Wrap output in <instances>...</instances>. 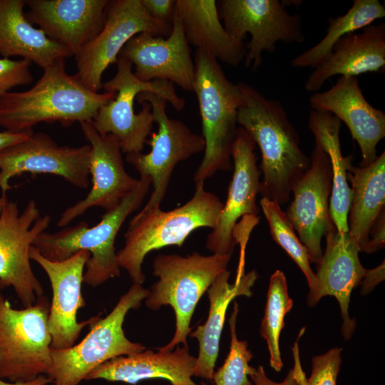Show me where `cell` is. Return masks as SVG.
<instances>
[{
    "label": "cell",
    "mask_w": 385,
    "mask_h": 385,
    "mask_svg": "<svg viewBox=\"0 0 385 385\" xmlns=\"http://www.w3.org/2000/svg\"><path fill=\"white\" fill-rule=\"evenodd\" d=\"M241 101L237 125L260 148L262 175L260 194L279 205L290 200L298 178L309 168L310 159L300 148L298 131L282 103L266 98L253 86L237 83Z\"/></svg>",
    "instance_id": "obj_1"
},
{
    "label": "cell",
    "mask_w": 385,
    "mask_h": 385,
    "mask_svg": "<svg viewBox=\"0 0 385 385\" xmlns=\"http://www.w3.org/2000/svg\"><path fill=\"white\" fill-rule=\"evenodd\" d=\"M61 59L43 68L40 78L29 89L9 92L0 98V126L11 133L33 132L41 123L92 121L98 110L115 97V93H100L86 88L66 70Z\"/></svg>",
    "instance_id": "obj_2"
},
{
    "label": "cell",
    "mask_w": 385,
    "mask_h": 385,
    "mask_svg": "<svg viewBox=\"0 0 385 385\" xmlns=\"http://www.w3.org/2000/svg\"><path fill=\"white\" fill-rule=\"evenodd\" d=\"M151 185L149 177L142 176L137 187L125 196L119 205L106 212L93 227L81 222L54 233L43 232L33 246L53 262L63 261L76 252L86 250L90 257L86 265L83 282L97 287L111 278L119 277L120 266L115 249V240L123 223L143 202Z\"/></svg>",
    "instance_id": "obj_3"
},
{
    "label": "cell",
    "mask_w": 385,
    "mask_h": 385,
    "mask_svg": "<svg viewBox=\"0 0 385 385\" xmlns=\"http://www.w3.org/2000/svg\"><path fill=\"white\" fill-rule=\"evenodd\" d=\"M194 93L199 105L205 141L203 158L194 174L204 183L218 171L232 168V146L237 129L241 93L237 83L225 76L219 61L196 49Z\"/></svg>",
    "instance_id": "obj_4"
},
{
    "label": "cell",
    "mask_w": 385,
    "mask_h": 385,
    "mask_svg": "<svg viewBox=\"0 0 385 385\" xmlns=\"http://www.w3.org/2000/svg\"><path fill=\"white\" fill-rule=\"evenodd\" d=\"M223 203L215 194L195 184L192 198L170 211L160 208L140 217L135 215L125 233V244L117 252L120 267L125 270L133 283L142 284L145 257L151 251L170 245L182 247L189 235L200 227L215 226Z\"/></svg>",
    "instance_id": "obj_5"
},
{
    "label": "cell",
    "mask_w": 385,
    "mask_h": 385,
    "mask_svg": "<svg viewBox=\"0 0 385 385\" xmlns=\"http://www.w3.org/2000/svg\"><path fill=\"white\" fill-rule=\"evenodd\" d=\"M232 255H202L198 252L183 257L158 255L153 262V274L158 278L145 299L152 310L170 305L175 315V331L173 339L158 351H173L182 344L188 346L187 337L192 328L190 321L203 294L223 272Z\"/></svg>",
    "instance_id": "obj_6"
},
{
    "label": "cell",
    "mask_w": 385,
    "mask_h": 385,
    "mask_svg": "<svg viewBox=\"0 0 385 385\" xmlns=\"http://www.w3.org/2000/svg\"><path fill=\"white\" fill-rule=\"evenodd\" d=\"M149 294L150 289L133 283L106 317L97 315L80 343L67 349H51L52 364L47 376L54 385H78L106 361L144 351L145 346L125 337L123 324L128 311L139 308Z\"/></svg>",
    "instance_id": "obj_7"
},
{
    "label": "cell",
    "mask_w": 385,
    "mask_h": 385,
    "mask_svg": "<svg viewBox=\"0 0 385 385\" xmlns=\"http://www.w3.org/2000/svg\"><path fill=\"white\" fill-rule=\"evenodd\" d=\"M116 64L115 76L102 86L105 91L115 92V97L98 110L92 124L99 133L115 135L122 153H141L155 121L148 102L141 103V110L135 113L134 101L138 94L153 93L170 103L178 111L184 108L185 101L178 96L171 82L140 81L135 76L132 63L120 56Z\"/></svg>",
    "instance_id": "obj_8"
},
{
    "label": "cell",
    "mask_w": 385,
    "mask_h": 385,
    "mask_svg": "<svg viewBox=\"0 0 385 385\" xmlns=\"http://www.w3.org/2000/svg\"><path fill=\"white\" fill-rule=\"evenodd\" d=\"M49 309L44 295L16 309L0 292V379L27 382L47 376L52 364Z\"/></svg>",
    "instance_id": "obj_9"
},
{
    "label": "cell",
    "mask_w": 385,
    "mask_h": 385,
    "mask_svg": "<svg viewBox=\"0 0 385 385\" xmlns=\"http://www.w3.org/2000/svg\"><path fill=\"white\" fill-rule=\"evenodd\" d=\"M138 103L148 102L152 109L158 131L150 133L146 140L151 150L148 153L126 154L125 159L140 177L151 180L153 192L145 205L136 214L143 217L160 208L170 178L176 165L205 150L202 135L194 132L183 121L170 118L166 113L168 102L151 92L138 94Z\"/></svg>",
    "instance_id": "obj_10"
},
{
    "label": "cell",
    "mask_w": 385,
    "mask_h": 385,
    "mask_svg": "<svg viewBox=\"0 0 385 385\" xmlns=\"http://www.w3.org/2000/svg\"><path fill=\"white\" fill-rule=\"evenodd\" d=\"M220 19L227 32L246 45L244 64L257 71L264 52L273 53L278 42L301 43L305 36L299 14H290L279 0H220L217 1Z\"/></svg>",
    "instance_id": "obj_11"
},
{
    "label": "cell",
    "mask_w": 385,
    "mask_h": 385,
    "mask_svg": "<svg viewBox=\"0 0 385 385\" xmlns=\"http://www.w3.org/2000/svg\"><path fill=\"white\" fill-rule=\"evenodd\" d=\"M171 24L152 18L141 0L110 1L101 31L74 56L77 71L74 76L88 90L102 88V76L107 68L116 63L126 43L135 35L147 32L168 37Z\"/></svg>",
    "instance_id": "obj_12"
},
{
    "label": "cell",
    "mask_w": 385,
    "mask_h": 385,
    "mask_svg": "<svg viewBox=\"0 0 385 385\" xmlns=\"http://www.w3.org/2000/svg\"><path fill=\"white\" fill-rule=\"evenodd\" d=\"M49 215H40L31 200L20 213L16 202L7 201L0 212V284L11 287L24 308L43 295L31 268L29 252L34 241L49 226Z\"/></svg>",
    "instance_id": "obj_13"
},
{
    "label": "cell",
    "mask_w": 385,
    "mask_h": 385,
    "mask_svg": "<svg viewBox=\"0 0 385 385\" xmlns=\"http://www.w3.org/2000/svg\"><path fill=\"white\" fill-rule=\"evenodd\" d=\"M91 145H60L44 133L0 151V189L2 196L11 190V178L24 173L51 174L75 187L87 188L90 181Z\"/></svg>",
    "instance_id": "obj_14"
},
{
    "label": "cell",
    "mask_w": 385,
    "mask_h": 385,
    "mask_svg": "<svg viewBox=\"0 0 385 385\" xmlns=\"http://www.w3.org/2000/svg\"><path fill=\"white\" fill-rule=\"evenodd\" d=\"M309 168L292 187L293 200L284 211L309 260L316 264L323 250L322 240L334 227L329 213L332 170L329 158L314 142Z\"/></svg>",
    "instance_id": "obj_15"
},
{
    "label": "cell",
    "mask_w": 385,
    "mask_h": 385,
    "mask_svg": "<svg viewBox=\"0 0 385 385\" xmlns=\"http://www.w3.org/2000/svg\"><path fill=\"white\" fill-rule=\"evenodd\" d=\"M84 137L91 145L90 175L91 188L85 197L65 209L58 220V227H65L92 207L111 211L138 185L125 170L118 138L99 133L92 121L80 123Z\"/></svg>",
    "instance_id": "obj_16"
},
{
    "label": "cell",
    "mask_w": 385,
    "mask_h": 385,
    "mask_svg": "<svg viewBox=\"0 0 385 385\" xmlns=\"http://www.w3.org/2000/svg\"><path fill=\"white\" fill-rule=\"evenodd\" d=\"M256 144L248 133L237 127L232 146L233 175L217 223L207 235L206 247L214 254L232 255L237 241L235 229L243 216L255 217L260 212L257 195L260 191Z\"/></svg>",
    "instance_id": "obj_17"
},
{
    "label": "cell",
    "mask_w": 385,
    "mask_h": 385,
    "mask_svg": "<svg viewBox=\"0 0 385 385\" xmlns=\"http://www.w3.org/2000/svg\"><path fill=\"white\" fill-rule=\"evenodd\" d=\"M29 257L41 267L51 282L53 295L48 317L51 348L71 347L82 329L90 326L97 317L80 322L77 321L78 309L86 305L81 285L90 253L81 250L63 261L53 262L43 257L32 245Z\"/></svg>",
    "instance_id": "obj_18"
},
{
    "label": "cell",
    "mask_w": 385,
    "mask_h": 385,
    "mask_svg": "<svg viewBox=\"0 0 385 385\" xmlns=\"http://www.w3.org/2000/svg\"><path fill=\"white\" fill-rule=\"evenodd\" d=\"M168 37L147 32L133 36L119 56L135 67V76L142 81L165 80L186 91H194L195 69L180 19L175 12Z\"/></svg>",
    "instance_id": "obj_19"
},
{
    "label": "cell",
    "mask_w": 385,
    "mask_h": 385,
    "mask_svg": "<svg viewBox=\"0 0 385 385\" xmlns=\"http://www.w3.org/2000/svg\"><path fill=\"white\" fill-rule=\"evenodd\" d=\"M325 237V250L317 264L315 283L308 293L307 304L313 307L324 296L334 297L341 311L342 334L348 340L356 328L355 319L349 314L351 294L360 284L366 269L359 257L360 248L349 232H339L334 226Z\"/></svg>",
    "instance_id": "obj_20"
},
{
    "label": "cell",
    "mask_w": 385,
    "mask_h": 385,
    "mask_svg": "<svg viewBox=\"0 0 385 385\" xmlns=\"http://www.w3.org/2000/svg\"><path fill=\"white\" fill-rule=\"evenodd\" d=\"M312 110L327 111L343 121L361 153L359 167L377 158L376 146L385 137V114L365 98L358 77L340 76L329 90L310 96Z\"/></svg>",
    "instance_id": "obj_21"
},
{
    "label": "cell",
    "mask_w": 385,
    "mask_h": 385,
    "mask_svg": "<svg viewBox=\"0 0 385 385\" xmlns=\"http://www.w3.org/2000/svg\"><path fill=\"white\" fill-rule=\"evenodd\" d=\"M108 0H26L29 21L75 55L102 29Z\"/></svg>",
    "instance_id": "obj_22"
},
{
    "label": "cell",
    "mask_w": 385,
    "mask_h": 385,
    "mask_svg": "<svg viewBox=\"0 0 385 385\" xmlns=\"http://www.w3.org/2000/svg\"><path fill=\"white\" fill-rule=\"evenodd\" d=\"M385 24H371L359 34L350 33L339 39L330 55L308 76L305 90L316 92L330 78L355 76L366 73H384Z\"/></svg>",
    "instance_id": "obj_23"
},
{
    "label": "cell",
    "mask_w": 385,
    "mask_h": 385,
    "mask_svg": "<svg viewBox=\"0 0 385 385\" xmlns=\"http://www.w3.org/2000/svg\"><path fill=\"white\" fill-rule=\"evenodd\" d=\"M196 360L190 354L188 346H177L173 351L145 349L106 361L88 374L85 380L103 379L136 384L146 379L163 378L172 385H195L191 377Z\"/></svg>",
    "instance_id": "obj_24"
},
{
    "label": "cell",
    "mask_w": 385,
    "mask_h": 385,
    "mask_svg": "<svg viewBox=\"0 0 385 385\" xmlns=\"http://www.w3.org/2000/svg\"><path fill=\"white\" fill-rule=\"evenodd\" d=\"M178 15L189 43L231 66L244 61L247 47L225 30L215 0H176Z\"/></svg>",
    "instance_id": "obj_25"
},
{
    "label": "cell",
    "mask_w": 385,
    "mask_h": 385,
    "mask_svg": "<svg viewBox=\"0 0 385 385\" xmlns=\"http://www.w3.org/2000/svg\"><path fill=\"white\" fill-rule=\"evenodd\" d=\"M26 0H0V54L21 57L42 69L74 56L35 28L25 16Z\"/></svg>",
    "instance_id": "obj_26"
},
{
    "label": "cell",
    "mask_w": 385,
    "mask_h": 385,
    "mask_svg": "<svg viewBox=\"0 0 385 385\" xmlns=\"http://www.w3.org/2000/svg\"><path fill=\"white\" fill-rule=\"evenodd\" d=\"M230 275V271L223 272L207 289L210 308L207 320L190 333V337L197 339L199 344L194 376L212 379L227 307L237 297H250L251 288L258 277L255 271H252L244 274L231 284L229 282Z\"/></svg>",
    "instance_id": "obj_27"
},
{
    "label": "cell",
    "mask_w": 385,
    "mask_h": 385,
    "mask_svg": "<svg viewBox=\"0 0 385 385\" xmlns=\"http://www.w3.org/2000/svg\"><path fill=\"white\" fill-rule=\"evenodd\" d=\"M341 120L327 111L312 110L308 118V128L315 143L328 155L332 170V188L329 198V213L339 232H349L348 214L352 190L348 184L347 175L352 165V156L342 153L339 130Z\"/></svg>",
    "instance_id": "obj_28"
},
{
    "label": "cell",
    "mask_w": 385,
    "mask_h": 385,
    "mask_svg": "<svg viewBox=\"0 0 385 385\" xmlns=\"http://www.w3.org/2000/svg\"><path fill=\"white\" fill-rule=\"evenodd\" d=\"M347 180L352 190L348 230L361 249L368 241L375 220L385 210V152L366 166L352 165Z\"/></svg>",
    "instance_id": "obj_29"
},
{
    "label": "cell",
    "mask_w": 385,
    "mask_h": 385,
    "mask_svg": "<svg viewBox=\"0 0 385 385\" xmlns=\"http://www.w3.org/2000/svg\"><path fill=\"white\" fill-rule=\"evenodd\" d=\"M385 16V7L379 0H354L343 15L328 19L324 37L291 61L294 68H315L330 55L335 43L344 36L354 33Z\"/></svg>",
    "instance_id": "obj_30"
},
{
    "label": "cell",
    "mask_w": 385,
    "mask_h": 385,
    "mask_svg": "<svg viewBox=\"0 0 385 385\" xmlns=\"http://www.w3.org/2000/svg\"><path fill=\"white\" fill-rule=\"evenodd\" d=\"M292 306L293 300L288 293L286 277L277 270L270 279L265 314L260 327V334L267 344L270 366L276 371H281L283 366L279 337L284 327V317Z\"/></svg>",
    "instance_id": "obj_31"
},
{
    "label": "cell",
    "mask_w": 385,
    "mask_h": 385,
    "mask_svg": "<svg viewBox=\"0 0 385 385\" xmlns=\"http://www.w3.org/2000/svg\"><path fill=\"white\" fill-rule=\"evenodd\" d=\"M260 204L269 224L270 234L274 240L292 259L304 274L309 289L315 283V273L310 267V260L305 246L280 205L274 201L262 197Z\"/></svg>",
    "instance_id": "obj_32"
},
{
    "label": "cell",
    "mask_w": 385,
    "mask_h": 385,
    "mask_svg": "<svg viewBox=\"0 0 385 385\" xmlns=\"http://www.w3.org/2000/svg\"><path fill=\"white\" fill-rule=\"evenodd\" d=\"M239 308L237 302L229 319L231 342L229 353L222 366L214 372L215 385H253L248 379L256 369L250 366L253 355L246 341L239 340L236 333V321Z\"/></svg>",
    "instance_id": "obj_33"
},
{
    "label": "cell",
    "mask_w": 385,
    "mask_h": 385,
    "mask_svg": "<svg viewBox=\"0 0 385 385\" xmlns=\"http://www.w3.org/2000/svg\"><path fill=\"white\" fill-rule=\"evenodd\" d=\"M342 351V348L334 347L324 354L314 356L311 375L301 385H337Z\"/></svg>",
    "instance_id": "obj_34"
},
{
    "label": "cell",
    "mask_w": 385,
    "mask_h": 385,
    "mask_svg": "<svg viewBox=\"0 0 385 385\" xmlns=\"http://www.w3.org/2000/svg\"><path fill=\"white\" fill-rule=\"evenodd\" d=\"M27 60L0 58V98L16 86L29 85L34 81Z\"/></svg>",
    "instance_id": "obj_35"
},
{
    "label": "cell",
    "mask_w": 385,
    "mask_h": 385,
    "mask_svg": "<svg viewBox=\"0 0 385 385\" xmlns=\"http://www.w3.org/2000/svg\"><path fill=\"white\" fill-rule=\"evenodd\" d=\"M148 14L160 21L173 24L176 12V0H141Z\"/></svg>",
    "instance_id": "obj_36"
},
{
    "label": "cell",
    "mask_w": 385,
    "mask_h": 385,
    "mask_svg": "<svg viewBox=\"0 0 385 385\" xmlns=\"http://www.w3.org/2000/svg\"><path fill=\"white\" fill-rule=\"evenodd\" d=\"M369 240L360 249L366 253H373L384 247L385 245V210L378 216L373 224Z\"/></svg>",
    "instance_id": "obj_37"
},
{
    "label": "cell",
    "mask_w": 385,
    "mask_h": 385,
    "mask_svg": "<svg viewBox=\"0 0 385 385\" xmlns=\"http://www.w3.org/2000/svg\"><path fill=\"white\" fill-rule=\"evenodd\" d=\"M255 385H299L294 369H290L281 382H275L267 377L262 366H259L255 373L250 376Z\"/></svg>",
    "instance_id": "obj_38"
},
{
    "label": "cell",
    "mask_w": 385,
    "mask_h": 385,
    "mask_svg": "<svg viewBox=\"0 0 385 385\" xmlns=\"http://www.w3.org/2000/svg\"><path fill=\"white\" fill-rule=\"evenodd\" d=\"M384 260L376 267L366 270L364 275L360 282L361 294L370 293L374 287L384 279Z\"/></svg>",
    "instance_id": "obj_39"
},
{
    "label": "cell",
    "mask_w": 385,
    "mask_h": 385,
    "mask_svg": "<svg viewBox=\"0 0 385 385\" xmlns=\"http://www.w3.org/2000/svg\"><path fill=\"white\" fill-rule=\"evenodd\" d=\"M33 133V132L11 133L7 130L0 132V151L27 139Z\"/></svg>",
    "instance_id": "obj_40"
},
{
    "label": "cell",
    "mask_w": 385,
    "mask_h": 385,
    "mask_svg": "<svg viewBox=\"0 0 385 385\" xmlns=\"http://www.w3.org/2000/svg\"><path fill=\"white\" fill-rule=\"evenodd\" d=\"M51 382H52L51 379L46 375L39 376L27 382H6L0 379V385H46Z\"/></svg>",
    "instance_id": "obj_41"
},
{
    "label": "cell",
    "mask_w": 385,
    "mask_h": 385,
    "mask_svg": "<svg viewBox=\"0 0 385 385\" xmlns=\"http://www.w3.org/2000/svg\"><path fill=\"white\" fill-rule=\"evenodd\" d=\"M8 200L7 198L6 197V196H1L0 197V212L2 210V208L4 207V206L5 205V204L7 202Z\"/></svg>",
    "instance_id": "obj_42"
},
{
    "label": "cell",
    "mask_w": 385,
    "mask_h": 385,
    "mask_svg": "<svg viewBox=\"0 0 385 385\" xmlns=\"http://www.w3.org/2000/svg\"><path fill=\"white\" fill-rule=\"evenodd\" d=\"M200 385H207V384L202 382V383L200 384Z\"/></svg>",
    "instance_id": "obj_43"
},
{
    "label": "cell",
    "mask_w": 385,
    "mask_h": 385,
    "mask_svg": "<svg viewBox=\"0 0 385 385\" xmlns=\"http://www.w3.org/2000/svg\"><path fill=\"white\" fill-rule=\"evenodd\" d=\"M0 289H1V284H0Z\"/></svg>",
    "instance_id": "obj_44"
}]
</instances>
